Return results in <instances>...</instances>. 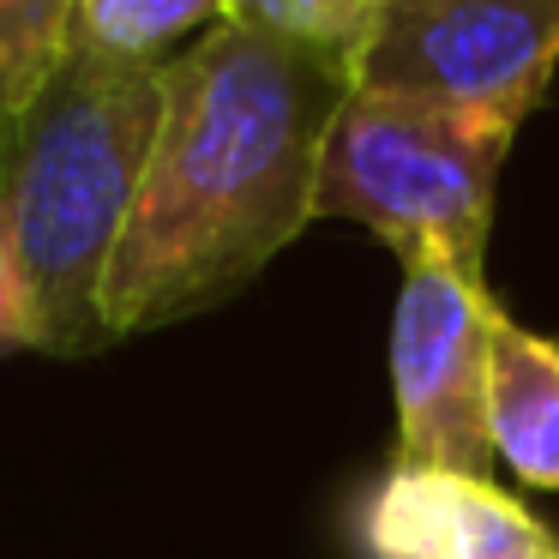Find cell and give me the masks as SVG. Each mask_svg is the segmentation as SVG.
Here are the masks:
<instances>
[{"label":"cell","instance_id":"obj_6","mask_svg":"<svg viewBox=\"0 0 559 559\" xmlns=\"http://www.w3.org/2000/svg\"><path fill=\"white\" fill-rule=\"evenodd\" d=\"M361 559H559V535L493 475L385 469L355 506Z\"/></svg>","mask_w":559,"mask_h":559},{"label":"cell","instance_id":"obj_8","mask_svg":"<svg viewBox=\"0 0 559 559\" xmlns=\"http://www.w3.org/2000/svg\"><path fill=\"white\" fill-rule=\"evenodd\" d=\"M223 25V0H79L73 49L109 61H169L181 37Z\"/></svg>","mask_w":559,"mask_h":559},{"label":"cell","instance_id":"obj_9","mask_svg":"<svg viewBox=\"0 0 559 559\" xmlns=\"http://www.w3.org/2000/svg\"><path fill=\"white\" fill-rule=\"evenodd\" d=\"M385 0H223V19L265 37L301 43V49L337 55L355 67L361 43L373 37V19Z\"/></svg>","mask_w":559,"mask_h":559},{"label":"cell","instance_id":"obj_3","mask_svg":"<svg viewBox=\"0 0 559 559\" xmlns=\"http://www.w3.org/2000/svg\"><path fill=\"white\" fill-rule=\"evenodd\" d=\"M511 139L518 127L487 109L355 85L325 133L313 223H361L397 253V265L445 259L487 277V235Z\"/></svg>","mask_w":559,"mask_h":559},{"label":"cell","instance_id":"obj_2","mask_svg":"<svg viewBox=\"0 0 559 559\" xmlns=\"http://www.w3.org/2000/svg\"><path fill=\"white\" fill-rule=\"evenodd\" d=\"M163 121V61L73 49L31 103L0 109V247L19 271L31 349H109L103 283L121 253Z\"/></svg>","mask_w":559,"mask_h":559},{"label":"cell","instance_id":"obj_1","mask_svg":"<svg viewBox=\"0 0 559 559\" xmlns=\"http://www.w3.org/2000/svg\"><path fill=\"white\" fill-rule=\"evenodd\" d=\"M349 91V61L229 19L163 61L157 145L103 283L115 343L223 307L313 223Z\"/></svg>","mask_w":559,"mask_h":559},{"label":"cell","instance_id":"obj_10","mask_svg":"<svg viewBox=\"0 0 559 559\" xmlns=\"http://www.w3.org/2000/svg\"><path fill=\"white\" fill-rule=\"evenodd\" d=\"M79 0H0V109H19L73 55Z\"/></svg>","mask_w":559,"mask_h":559},{"label":"cell","instance_id":"obj_11","mask_svg":"<svg viewBox=\"0 0 559 559\" xmlns=\"http://www.w3.org/2000/svg\"><path fill=\"white\" fill-rule=\"evenodd\" d=\"M0 349H31V313H25V289H19V271L0 247Z\"/></svg>","mask_w":559,"mask_h":559},{"label":"cell","instance_id":"obj_4","mask_svg":"<svg viewBox=\"0 0 559 559\" xmlns=\"http://www.w3.org/2000/svg\"><path fill=\"white\" fill-rule=\"evenodd\" d=\"M506 325L487 277L445 259H409L391 307V469L493 475L487 361Z\"/></svg>","mask_w":559,"mask_h":559},{"label":"cell","instance_id":"obj_7","mask_svg":"<svg viewBox=\"0 0 559 559\" xmlns=\"http://www.w3.org/2000/svg\"><path fill=\"white\" fill-rule=\"evenodd\" d=\"M487 439L523 487L559 493V343L511 313L487 361Z\"/></svg>","mask_w":559,"mask_h":559},{"label":"cell","instance_id":"obj_5","mask_svg":"<svg viewBox=\"0 0 559 559\" xmlns=\"http://www.w3.org/2000/svg\"><path fill=\"white\" fill-rule=\"evenodd\" d=\"M559 73V0H385L355 55L361 91L487 109L523 127Z\"/></svg>","mask_w":559,"mask_h":559}]
</instances>
